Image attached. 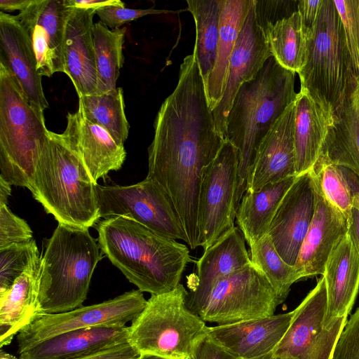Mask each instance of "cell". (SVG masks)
Wrapping results in <instances>:
<instances>
[{
	"label": "cell",
	"instance_id": "7",
	"mask_svg": "<svg viewBox=\"0 0 359 359\" xmlns=\"http://www.w3.org/2000/svg\"><path fill=\"white\" fill-rule=\"evenodd\" d=\"M297 74L300 91L332 118L357 85L334 0H323L309 37L305 65Z\"/></svg>",
	"mask_w": 359,
	"mask_h": 359
},
{
	"label": "cell",
	"instance_id": "55",
	"mask_svg": "<svg viewBox=\"0 0 359 359\" xmlns=\"http://www.w3.org/2000/svg\"><path fill=\"white\" fill-rule=\"evenodd\" d=\"M188 358H187V359H188Z\"/></svg>",
	"mask_w": 359,
	"mask_h": 359
},
{
	"label": "cell",
	"instance_id": "22",
	"mask_svg": "<svg viewBox=\"0 0 359 359\" xmlns=\"http://www.w3.org/2000/svg\"><path fill=\"white\" fill-rule=\"evenodd\" d=\"M94 9L72 8L65 34V74L79 97L96 93L97 72L93 41Z\"/></svg>",
	"mask_w": 359,
	"mask_h": 359
},
{
	"label": "cell",
	"instance_id": "23",
	"mask_svg": "<svg viewBox=\"0 0 359 359\" xmlns=\"http://www.w3.org/2000/svg\"><path fill=\"white\" fill-rule=\"evenodd\" d=\"M323 276L327 297L325 329L337 318L348 316L359 290V254L348 234L331 253Z\"/></svg>",
	"mask_w": 359,
	"mask_h": 359
},
{
	"label": "cell",
	"instance_id": "18",
	"mask_svg": "<svg viewBox=\"0 0 359 359\" xmlns=\"http://www.w3.org/2000/svg\"><path fill=\"white\" fill-rule=\"evenodd\" d=\"M67 120L61 135L96 183L110 171L121 168L126 156L123 144L116 142L102 127L86 119L79 109L69 113Z\"/></svg>",
	"mask_w": 359,
	"mask_h": 359
},
{
	"label": "cell",
	"instance_id": "49",
	"mask_svg": "<svg viewBox=\"0 0 359 359\" xmlns=\"http://www.w3.org/2000/svg\"><path fill=\"white\" fill-rule=\"evenodd\" d=\"M11 194V184L0 177V205H7Z\"/></svg>",
	"mask_w": 359,
	"mask_h": 359
},
{
	"label": "cell",
	"instance_id": "36",
	"mask_svg": "<svg viewBox=\"0 0 359 359\" xmlns=\"http://www.w3.org/2000/svg\"><path fill=\"white\" fill-rule=\"evenodd\" d=\"M311 172L323 196L348 219L353 208V197L345 167L317 163Z\"/></svg>",
	"mask_w": 359,
	"mask_h": 359
},
{
	"label": "cell",
	"instance_id": "34",
	"mask_svg": "<svg viewBox=\"0 0 359 359\" xmlns=\"http://www.w3.org/2000/svg\"><path fill=\"white\" fill-rule=\"evenodd\" d=\"M79 100V109L86 119L105 129L118 143L124 144L130 126L125 114L122 88L81 96Z\"/></svg>",
	"mask_w": 359,
	"mask_h": 359
},
{
	"label": "cell",
	"instance_id": "8",
	"mask_svg": "<svg viewBox=\"0 0 359 359\" xmlns=\"http://www.w3.org/2000/svg\"><path fill=\"white\" fill-rule=\"evenodd\" d=\"M188 292L180 284L153 294L129 326V342L141 353L166 359H187L208 334L205 322L187 306Z\"/></svg>",
	"mask_w": 359,
	"mask_h": 359
},
{
	"label": "cell",
	"instance_id": "21",
	"mask_svg": "<svg viewBox=\"0 0 359 359\" xmlns=\"http://www.w3.org/2000/svg\"><path fill=\"white\" fill-rule=\"evenodd\" d=\"M0 63L13 74L30 102L43 111L49 107L30 39L15 15L1 11Z\"/></svg>",
	"mask_w": 359,
	"mask_h": 359
},
{
	"label": "cell",
	"instance_id": "3",
	"mask_svg": "<svg viewBox=\"0 0 359 359\" xmlns=\"http://www.w3.org/2000/svg\"><path fill=\"white\" fill-rule=\"evenodd\" d=\"M295 74L280 66L271 55L257 76L243 83L236 95L226 119L225 140L238 151L236 210L262 141L296 99Z\"/></svg>",
	"mask_w": 359,
	"mask_h": 359
},
{
	"label": "cell",
	"instance_id": "31",
	"mask_svg": "<svg viewBox=\"0 0 359 359\" xmlns=\"http://www.w3.org/2000/svg\"><path fill=\"white\" fill-rule=\"evenodd\" d=\"M262 28L277 62L283 68L298 73L306 62L311 31L304 25L298 11Z\"/></svg>",
	"mask_w": 359,
	"mask_h": 359
},
{
	"label": "cell",
	"instance_id": "47",
	"mask_svg": "<svg viewBox=\"0 0 359 359\" xmlns=\"http://www.w3.org/2000/svg\"><path fill=\"white\" fill-rule=\"evenodd\" d=\"M348 221V234L359 254V210L353 206Z\"/></svg>",
	"mask_w": 359,
	"mask_h": 359
},
{
	"label": "cell",
	"instance_id": "4",
	"mask_svg": "<svg viewBox=\"0 0 359 359\" xmlns=\"http://www.w3.org/2000/svg\"><path fill=\"white\" fill-rule=\"evenodd\" d=\"M96 183L61 134L49 130L28 189L58 224L89 229L100 218Z\"/></svg>",
	"mask_w": 359,
	"mask_h": 359
},
{
	"label": "cell",
	"instance_id": "42",
	"mask_svg": "<svg viewBox=\"0 0 359 359\" xmlns=\"http://www.w3.org/2000/svg\"><path fill=\"white\" fill-rule=\"evenodd\" d=\"M332 359H359V307L341 332Z\"/></svg>",
	"mask_w": 359,
	"mask_h": 359
},
{
	"label": "cell",
	"instance_id": "38",
	"mask_svg": "<svg viewBox=\"0 0 359 359\" xmlns=\"http://www.w3.org/2000/svg\"><path fill=\"white\" fill-rule=\"evenodd\" d=\"M355 80L359 81V0H334Z\"/></svg>",
	"mask_w": 359,
	"mask_h": 359
},
{
	"label": "cell",
	"instance_id": "27",
	"mask_svg": "<svg viewBox=\"0 0 359 359\" xmlns=\"http://www.w3.org/2000/svg\"><path fill=\"white\" fill-rule=\"evenodd\" d=\"M317 163H330L346 167L359 177V81L333 114Z\"/></svg>",
	"mask_w": 359,
	"mask_h": 359
},
{
	"label": "cell",
	"instance_id": "35",
	"mask_svg": "<svg viewBox=\"0 0 359 359\" xmlns=\"http://www.w3.org/2000/svg\"><path fill=\"white\" fill-rule=\"evenodd\" d=\"M250 248V260L266 276L280 300L287 298L290 287L302 279L295 266L286 263L266 233Z\"/></svg>",
	"mask_w": 359,
	"mask_h": 359
},
{
	"label": "cell",
	"instance_id": "12",
	"mask_svg": "<svg viewBox=\"0 0 359 359\" xmlns=\"http://www.w3.org/2000/svg\"><path fill=\"white\" fill-rule=\"evenodd\" d=\"M147 303L142 292L132 290L114 299L73 310L36 317L16 336L18 353L58 334L96 327L124 326L133 321Z\"/></svg>",
	"mask_w": 359,
	"mask_h": 359
},
{
	"label": "cell",
	"instance_id": "20",
	"mask_svg": "<svg viewBox=\"0 0 359 359\" xmlns=\"http://www.w3.org/2000/svg\"><path fill=\"white\" fill-rule=\"evenodd\" d=\"M313 184L314 214L294 266L302 278L323 275L331 253L348 234L347 219L323 196L314 181Z\"/></svg>",
	"mask_w": 359,
	"mask_h": 359
},
{
	"label": "cell",
	"instance_id": "45",
	"mask_svg": "<svg viewBox=\"0 0 359 359\" xmlns=\"http://www.w3.org/2000/svg\"><path fill=\"white\" fill-rule=\"evenodd\" d=\"M323 0H302L297 5V11L299 13L304 25L312 30L318 19Z\"/></svg>",
	"mask_w": 359,
	"mask_h": 359
},
{
	"label": "cell",
	"instance_id": "30",
	"mask_svg": "<svg viewBox=\"0 0 359 359\" xmlns=\"http://www.w3.org/2000/svg\"><path fill=\"white\" fill-rule=\"evenodd\" d=\"M296 177L269 184L256 191L245 192L236 212V220L249 246L266 233L280 203Z\"/></svg>",
	"mask_w": 359,
	"mask_h": 359
},
{
	"label": "cell",
	"instance_id": "37",
	"mask_svg": "<svg viewBox=\"0 0 359 359\" xmlns=\"http://www.w3.org/2000/svg\"><path fill=\"white\" fill-rule=\"evenodd\" d=\"M39 255L34 240L0 248V294L8 290L31 262Z\"/></svg>",
	"mask_w": 359,
	"mask_h": 359
},
{
	"label": "cell",
	"instance_id": "40",
	"mask_svg": "<svg viewBox=\"0 0 359 359\" xmlns=\"http://www.w3.org/2000/svg\"><path fill=\"white\" fill-rule=\"evenodd\" d=\"M347 322V316L337 318L320 332L301 359H332L337 339Z\"/></svg>",
	"mask_w": 359,
	"mask_h": 359
},
{
	"label": "cell",
	"instance_id": "53",
	"mask_svg": "<svg viewBox=\"0 0 359 359\" xmlns=\"http://www.w3.org/2000/svg\"><path fill=\"white\" fill-rule=\"evenodd\" d=\"M255 359H273V353Z\"/></svg>",
	"mask_w": 359,
	"mask_h": 359
},
{
	"label": "cell",
	"instance_id": "14",
	"mask_svg": "<svg viewBox=\"0 0 359 359\" xmlns=\"http://www.w3.org/2000/svg\"><path fill=\"white\" fill-rule=\"evenodd\" d=\"M316 205L311 170L296 177L280 203L266 233L283 259L295 266Z\"/></svg>",
	"mask_w": 359,
	"mask_h": 359
},
{
	"label": "cell",
	"instance_id": "10",
	"mask_svg": "<svg viewBox=\"0 0 359 359\" xmlns=\"http://www.w3.org/2000/svg\"><path fill=\"white\" fill-rule=\"evenodd\" d=\"M238 151L225 140L201 177L198 208L199 246L206 250L234 227Z\"/></svg>",
	"mask_w": 359,
	"mask_h": 359
},
{
	"label": "cell",
	"instance_id": "29",
	"mask_svg": "<svg viewBox=\"0 0 359 359\" xmlns=\"http://www.w3.org/2000/svg\"><path fill=\"white\" fill-rule=\"evenodd\" d=\"M252 3V0H222L217 59L205 86L212 111L225 91L230 59Z\"/></svg>",
	"mask_w": 359,
	"mask_h": 359
},
{
	"label": "cell",
	"instance_id": "32",
	"mask_svg": "<svg viewBox=\"0 0 359 359\" xmlns=\"http://www.w3.org/2000/svg\"><path fill=\"white\" fill-rule=\"evenodd\" d=\"M187 3L196 25L193 53L205 86L217 59L222 0H187Z\"/></svg>",
	"mask_w": 359,
	"mask_h": 359
},
{
	"label": "cell",
	"instance_id": "5",
	"mask_svg": "<svg viewBox=\"0 0 359 359\" xmlns=\"http://www.w3.org/2000/svg\"><path fill=\"white\" fill-rule=\"evenodd\" d=\"M88 229L58 224L42 257L39 313L53 314L81 306L93 271L102 259Z\"/></svg>",
	"mask_w": 359,
	"mask_h": 359
},
{
	"label": "cell",
	"instance_id": "52",
	"mask_svg": "<svg viewBox=\"0 0 359 359\" xmlns=\"http://www.w3.org/2000/svg\"><path fill=\"white\" fill-rule=\"evenodd\" d=\"M139 359H166L162 357L150 355V354H141Z\"/></svg>",
	"mask_w": 359,
	"mask_h": 359
},
{
	"label": "cell",
	"instance_id": "2",
	"mask_svg": "<svg viewBox=\"0 0 359 359\" xmlns=\"http://www.w3.org/2000/svg\"><path fill=\"white\" fill-rule=\"evenodd\" d=\"M95 227L100 250L141 292L153 295L173 290L192 262L186 245L130 218L104 219Z\"/></svg>",
	"mask_w": 359,
	"mask_h": 359
},
{
	"label": "cell",
	"instance_id": "13",
	"mask_svg": "<svg viewBox=\"0 0 359 359\" xmlns=\"http://www.w3.org/2000/svg\"><path fill=\"white\" fill-rule=\"evenodd\" d=\"M72 10L64 0H34L16 16L29 36L41 76L65 74L64 41L68 18Z\"/></svg>",
	"mask_w": 359,
	"mask_h": 359
},
{
	"label": "cell",
	"instance_id": "17",
	"mask_svg": "<svg viewBox=\"0 0 359 359\" xmlns=\"http://www.w3.org/2000/svg\"><path fill=\"white\" fill-rule=\"evenodd\" d=\"M294 311L208 327L215 343L241 359H255L274 351L287 331Z\"/></svg>",
	"mask_w": 359,
	"mask_h": 359
},
{
	"label": "cell",
	"instance_id": "48",
	"mask_svg": "<svg viewBox=\"0 0 359 359\" xmlns=\"http://www.w3.org/2000/svg\"><path fill=\"white\" fill-rule=\"evenodd\" d=\"M33 1L34 0H0V10L4 13L16 10L21 12L28 8Z\"/></svg>",
	"mask_w": 359,
	"mask_h": 359
},
{
	"label": "cell",
	"instance_id": "41",
	"mask_svg": "<svg viewBox=\"0 0 359 359\" xmlns=\"http://www.w3.org/2000/svg\"><path fill=\"white\" fill-rule=\"evenodd\" d=\"M167 13H176V11L154 8H128L125 5H111L95 10V14L99 17L100 22L111 29L120 28L123 24L144 15Z\"/></svg>",
	"mask_w": 359,
	"mask_h": 359
},
{
	"label": "cell",
	"instance_id": "16",
	"mask_svg": "<svg viewBox=\"0 0 359 359\" xmlns=\"http://www.w3.org/2000/svg\"><path fill=\"white\" fill-rule=\"evenodd\" d=\"M294 123V102L262 141L249 172L245 192L297 176Z\"/></svg>",
	"mask_w": 359,
	"mask_h": 359
},
{
	"label": "cell",
	"instance_id": "50",
	"mask_svg": "<svg viewBox=\"0 0 359 359\" xmlns=\"http://www.w3.org/2000/svg\"><path fill=\"white\" fill-rule=\"evenodd\" d=\"M353 196V206L359 210V189L354 191Z\"/></svg>",
	"mask_w": 359,
	"mask_h": 359
},
{
	"label": "cell",
	"instance_id": "11",
	"mask_svg": "<svg viewBox=\"0 0 359 359\" xmlns=\"http://www.w3.org/2000/svg\"><path fill=\"white\" fill-rule=\"evenodd\" d=\"M282 303L264 274L250 262L217 283L199 316L205 322L231 324L274 315Z\"/></svg>",
	"mask_w": 359,
	"mask_h": 359
},
{
	"label": "cell",
	"instance_id": "44",
	"mask_svg": "<svg viewBox=\"0 0 359 359\" xmlns=\"http://www.w3.org/2000/svg\"><path fill=\"white\" fill-rule=\"evenodd\" d=\"M141 353L129 342L74 359H139Z\"/></svg>",
	"mask_w": 359,
	"mask_h": 359
},
{
	"label": "cell",
	"instance_id": "46",
	"mask_svg": "<svg viewBox=\"0 0 359 359\" xmlns=\"http://www.w3.org/2000/svg\"><path fill=\"white\" fill-rule=\"evenodd\" d=\"M64 1L69 7L94 10L111 5H125L120 0H64Z\"/></svg>",
	"mask_w": 359,
	"mask_h": 359
},
{
	"label": "cell",
	"instance_id": "6",
	"mask_svg": "<svg viewBox=\"0 0 359 359\" xmlns=\"http://www.w3.org/2000/svg\"><path fill=\"white\" fill-rule=\"evenodd\" d=\"M43 111L0 63V177L11 185L29 186L48 137Z\"/></svg>",
	"mask_w": 359,
	"mask_h": 359
},
{
	"label": "cell",
	"instance_id": "33",
	"mask_svg": "<svg viewBox=\"0 0 359 359\" xmlns=\"http://www.w3.org/2000/svg\"><path fill=\"white\" fill-rule=\"evenodd\" d=\"M126 28L111 29L100 21L93 28L97 83L95 94L116 88V81L124 63L123 47Z\"/></svg>",
	"mask_w": 359,
	"mask_h": 359
},
{
	"label": "cell",
	"instance_id": "39",
	"mask_svg": "<svg viewBox=\"0 0 359 359\" xmlns=\"http://www.w3.org/2000/svg\"><path fill=\"white\" fill-rule=\"evenodd\" d=\"M32 240V231L28 224L14 215L7 205H0V248Z\"/></svg>",
	"mask_w": 359,
	"mask_h": 359
},
{
	"label": "cell",
	"instance_id": "54",
	"mask_svg": "<svg viewBox=\"0 0 359 359\" xmlns=\"http://www.w3.org/2000/svg\"><path fill=\"white\" fill-rule=\"evenodd\" d=\"M273 359H292V358H281V357H273Z\"/></svg>",
	"mask_w": 359,
	"mask_h": 359
},
{
	"label": "cell",
	"instance_id": "15",
	"mask_svg": "<svg viewBox=\"0 0 359 359\" xmlns=\"http://www.w3.org/2000/svg\"><path fill=\"white\" fill-rule=\"evenodd\" d=\"M271 55L264 30L257 20L256 0H252L230 59L225 91L212 111L217 130L224 140L227 116L240 87L255 78Z\"/></svg>",
	"mask_w": 359,
	"mask_h": 359
},
{
	"label": "cell",
	"instance_id": "28",
	"mask_svg": "<svg viewBox=\"0 0 359 359\" xmlns=\"http://www.w3.org/2000/svg\"><path fill=\"white\" fill-rule=\"evenodd\" d=\"M327 304L326 285L323 276L294 310L290 325L273 352V357L301 359L323 329Z\"/></svg>",
	"mask_w": 359,
	"mask_h": 359
},
{
	"label": "cell",
	"instance_id": "25",
	"mask_svg": "<svg viewBox=\"0 0 359 359\" xmlns=\"http://www.w3.org/2000/svg\"><path fill=\"white\" fill-rule=\"evenodd\" d=\"M42 257L36 256L12 287L0 294V346L40 316L39 290Z\"/></svg>",
	"mask_w": 359,
	"mask_h": 359
},
{
	"label": "cell",
	"instance_id": "24",
	"mask_svg": "<svg viewBox=\"0 0 359 359\" xmlns=\"http://www.w3.org/2000/svg\"><path fill=\"white\" fill-rule=\"evenodd\" d=\"M129 326L96 327L67 332L20 353L19 359H74L129 341Z\"/></svg>",
	"mask_w": 359,
	"mask_h": 359
},
{
	"label": "cell",
	"instance_id": "51",
	"mask_svg": "<svg viewBox=\"0 0 359 359\" xmlns=\"http://www.w3.org/2000/svg\"><path fill=\"white\" fill-rule=\"evenodd\" d=\"M0 359H17L14 355L4 352L3 350L0 351Z\"/></svg>",
	"mask_w": 359,
	"mask_h": 359
},
{
	"label": "cell",
	"instance_id": "1",
	"mask_svg": "<svg viewBox=\"0 0 359 359\" xmlns=\"http://www.w3.org/2000/svg\"><path fill=\"white\" fill-rule=\"evenodd\" d=\"M147 177L172 203L191 250L199 246L198 197L204 169L225 140L217 130L198 67L183 65L177 86L156 114Z\"/></svg>",
	"mask_w": 359,
	"mask_h": 359
},
{
	"label": "cell",
	"instance_id": "19",
	"mask_svg": "<svg viewBox=\"0 0 359 359\" xmlns=\"http://www.w3.org/2000/svg\"><path fill=\"white\" fill-rule=\"evenodd\" d=\"M245 241L241 231L234 226L204 250L196 262V282L187 298L193 313L199 316L219 280L251 262Z\"/></svg>",
	"mask_w": 359,
	"mask_h": 359
},
{
	"label": "cell",
	"instance_id": "9",
	"mask_svg": "<svg viewBox=\"0 0 359 359\" xmlns=\"http://www.w3.org/2000/svg\"><path fill=\"white\" fill-rule=\"evenodd\" d=\"M96 195L100 217H128L160 236L187 243L172 203L154 180L147 177L130 186L97 184Z\"/></svg>",
	"mask_w": 359,
	"mask_h": 359
},
{
	"label": "cell",
	"instance_id": "26",
	"mask_svg": "<svg viewBox=\"0 0 359 359\" xmlns=\"http://www.w3.org/2000/svg\"><path fill=\"white\" fill-rule=\"evenodd\" d=\"M332 118L299 91L294 100V140L297 176L313 169L320 158Z\"/></svg>",
	"mask_w": 359,
	"mask_h": 359
},
{
	"label": "cell",
	"instance_id": "43",
	"mask_svg": "<svg viewBox=\"0 0 359 359\" xmlns=\"http://www.w3.org/2000/svg\"><path fill=\"white\" fill-rule=\"evenodd\" d=\"M188 359H241L215 343L208 334L195 344Z\"/></svg>",
	"mask_w": 359,
	"mask_h": 359
}]
</instances>
